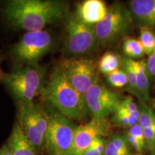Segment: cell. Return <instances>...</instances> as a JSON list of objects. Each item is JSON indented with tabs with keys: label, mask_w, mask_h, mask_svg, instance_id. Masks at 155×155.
Wrapping results in <instances>:
<instances>
[{
	"label": "cell",
	"mask_w": 155,
	"mask_h": 155,
	"mask_svg": "<svg viewBox=\"0 0 155 155\" xmlns=\"http://www.w3.org/2000/svg\"><path fill=\"white\" fill-rule=\"evenodd\" d=\"M66 2L58 0H9L1 4L0 15L13 30L27 32L44 30L66 17Z\"/></svg>",
	"instance_id": "obj_1"
},
{
	"label": "cell",
	"mask_w": 155,
	"mask_h": 155,
	"mask_svg": "<svg viewBox=\"0 0 155 155\" xmlns=\"http://www.w3.org/2000/svg\"><path fill=\"white\" fill-rule=\"evenodd\" d=\"M41 95L45 101L71 120L83 121L89 113L85 96L71 84L59 66L52 71Z\"/></svg>",
	"instance_id": "obj_2"
},
{
	"label": "cell",
	"mask_w": 155,
	"mask_h": 155,
	"mask_svg": "<svg viewBox=\"0 0 155 155\" xmlns=\"http://www.w3.org/2000/svg\"><path fill=\"white\" fill-rule=\"evenodd\" d=\"M3 83L17 104L33 102L45 86V71L38 65L16 66Z\"/></svg>",
	"instance_id": "obj_3"
},
{
	"label": "cell",
	"mask_w": 155,
	"mask_h": 155,
	"mask_svg": "<svg viewBox=\"0 0 155 155\" xmlns=\"http://www.w3.org/2000/svg\"><path fill=\"white\" fill-rule=\"evenodd\" d=\"M65 30L63 53L67 58L83 57L95 51L99 46L94 25L83 22L75 15L66 19Z\"/></svg>",
	"instance_id": "obj_4"
},
{
	"label": "cell",
	"mask_w": 155,
	"mask_h": 155,
	"mask_svg": "<svg viewBox=\"0 0 155 155\" xmlns=\"http://www.w3.org/2000/svg\"><path fill=\"white\" fill-rule=\"evenodd\" d=\"M132 27L133 17L130 10L119 3L111 5L104 19L94 25L99 45H114L130 33Z\"/></svg>",
	"instance_id": "obj_5"
},
{
	"label": "cell",
	"mask_w": 155,
	"mask_h": 155,
	"mask_svg": "<svg viewBox=\"0 0 155 155\" xmlns=\"http://www.w3.org/2000/svg\"><path fill=\"white\" fill-rule=\"evenodd\" d=\"M48 114L45 147L50 155H70L76 126L72 120L57 110Z\"/></svg>",
	"instance_id": "obj_6"
},
{
	"label": "cell",
	"mask_w": 155,
	"mask_h": 155,
	"mask_svg": "<svg viewBox=\"0 0 155 155\" xmlns=\"http://www.w3.org/2000/svg\"><path fill=\"white\" fill-rule=\"evenodd\" d=\"M18 123L35 148L45 145L48 114L40 105L33 102L17 103Z\"/></svg>",
	"instance_id": "obj_7"
},
{
	"label": "cell",
	"mask_w": 155,
	"mask_h": 155,
	"mask_svg": "<svg viewBox=\"0 0 155 155\" xmlns=\"http://www.w3.org/2000/svg\"><path fill=\"white\" fill-rule=\"evenodd\" d=\"M53 44V38L48 31L26 32L12 46L11 55L19 63L36 65L51 50Z\"/></svg>",
	"instance_id": "obj_8"
},
{
	"label": "cell",
	"mask_w": 155,
	"mask_h": 155,
	"mask_svg": "<svg viewBox=\"0 0 155 155\" xmlns=\"http://www.w3.org/2000/svg\"><path fill=\"white\" fill-rule=\"evenodd\" d=\"M59 67L71 84L84 96L98 80L96 65L89 58H68Z\"/></svg>",
	"instance_id": "obj_9"
},
{
	"label": "cell",
	"mask_w": 155,
	"mask_h": 155,
	"mask_svg": "<svg viewBox=\"0 0 155 155\" xmlns=\"http://www.w3.org/2000/svg\"><path fill=\"white\" fill-rule=\"evenodd\" d=\"M122 99L119 93L108 89L98 80L85 95L89 113L96 118H106L116 113Z\"/></svg>",
	"instance_id": "obj_10"
},
{
	"label": "cell",
	"mask_w": 155,
	"mask_h": 155,
	"mask_svg": "<svg viewBox=\"0 0 155 155\" xmlns=\"http://www.w3.org/2000/svg\"><path fill=\"white\" fill-rule=\"evenodd\" d=\"M109 129L106 118L93 117L88 123L77 127L70 155H83L95 139L107 134Z\"/></svg>",
	"instance_id": "obj_11"
},
{
	"label": "cell",
	"mask_w": 155,
	"mask_h": 155,
	"mask_svg": "<svg viewBox=\"0 0 155 155\" xmlns=\"http://www.w3.org/2000/svg\"><path fill=\"white\" fill-rule=\"evenodd\" d=\"M108 8L101 0H86L78 5L75 16L86 24L96 25L107 15Z\"/></svg>",
	"instance_id": "obj_12"
},
{
	"label": "cell",
	"mask_w": 155,
	"mask_h": 155,
	"mask_svg": "<svg viewBox=\"0 0 155 155\" xmlns=\"http://www.w3.org/2000/svg\"><path fill=\"white\" fill-rule=\"evenodd\" d=\"M131 14L143 27L155 26V0H132Z\"/></svg>",
	"instance_id": "obj_13"
},
{
	"label": "cell",
	"mask_w": 155,
	"mask_h": 155,
	"mask_svg": "<svg viewBox=\"0 0 155 155\" xmlns=\"http://www.w3.org/2000/svg\"><path fill=\"white\" fill-rule=\"evenodd\" d=\"M7 144L12 155H37L36 149L25 135L18 122H15Z\"/></svg>",
	"instance_id": "obj_14"
},
{
	"label": "cell",
	"mask_w": 155,
	"mask_h": 155,
	"mask_svg": "<svg viewBox=\"0 0 155 155\" xmlns=\"http://www.w3.org/2000/svg\"><path fill=\"white\" fill-rule=\"evenodd\" d=\"M136 73H137V93L144 100L150 98V79L147 62L134 60Z\"/></svg>",
	"instance_id": "obj_15"
},
{
	"label": "cell",
	"mask_w": 155,
	"mask_h": 155,
	"mask_svg": "<svg viewBox=\"0 0 155 155\" xmlns=\"http://www.w3.org/2000/svg\"><path fill=\"white\" fill-rule=\"evenodd\" d=\"M123 61L117 53L107 51L103 55L98 62V70L103 74L108 75L120 69Z\"/></svg>",
	"instance_id": "obj_16"
},
{
	"label": "cell",
	"mask_w": 155,
	"mask_h": 155,
	"mask_svg": "<svg viewBox=\"0 0 155 155\" xmlns=\"http://www.w3.org/2000/svg\"><path fill=\"white\" fill-rule=\"evenodd\" d=\"M123 51L128 58H140L144 55L142 45L139 40L127 37L123 42Z\"/></svg>",
	"instance_id": "obj_17"
},
{
	"label": "cell",
	"mask_w": 155,
	"mask_h": 155,
	"mask_svg": "<svg viewBox=\"0 0 155 155\" xmlns=\"http://www.w3.org/2000/svg\"><path fill=\"white\" fill-rule=\"evenodd\" d=\"M139 40L142 45L144 53L150 56L155 50V34L154 32L148 27L141 26Z\"/></svg>",
	"instance_id": "obj_18"
},
{
	"label": "cell",
	"mask_w": 155,
	"mask_h": 155,
	"mask_svg": "<svg viewBox=\"0 0 155 155\" xmlns=\"http://www.w3.org/2000/svg\"><path fill=\"white\" fill-rule=\"evenodd\" d=\"M140 115L139 117V124L142 129L155 128V114L150 107L141 103L139 108Z\"/></svg>",
	"instance_id": "obj_19"
},
{
	"label": "cell",
	"mask_w": 155,
	"mask_h": 155,
	"mask_svg": "<svg viewBox=\"0 0 155 155\" xmlns=\"http://www.w3.org/2000/svg\"><path fill=\"white\" fill-rule=\"evenodd\" d=\"M106 81L110 86L116 88H123L129 84L127 73L121 68L106 75Z\"/></svg>",
	"instance_id": "obj_20"
},
{
	"label": "cell",
	"mask_w": 155,
	"mask_h": 155,
	"mask_svg": "<svg viewBox=\"0 0 155 155\" xmlns=\"http://www.w3.org/2000/svg\"><path fill=\"white\" fill-rule=\"evenodd\" d=\"M122 66H123L124 71L127 73L130 88L131 90L137 91V73H136L134 65V59L128 58H124L123 60Z\"/></svg>",
	"instance_id": "obj_21"
},
{
	"label": "cell",
	"mask_w": 155,
	"mask_h": 155,
	"mask_svg": "<svg viewBox=\"0 0 155 155\" xmlns=\"http://www.w3.org/2000/svg\"><path fill=\"white\" fill-rule=\"evenodd\" d=\"M113 121L115 124L123 127H132L139 124V119L120 111L114 114Z\"/></svg>",
	"instance_id": "obj_22"
},
{
	"label": "cell",
	"mask_w": 155,
	"mask_h": 155,
	"mask_svg": "<svg viewBox=\"0 0 155 155\" xmlns=\"http://www.w3.org/2000/svg\"><path fill=\"white\" fill-rule=\"evenodd\" d=\"M118 111H120L124 113L129 114L132 116L139 119L140 115V111L135 102L134 101L133 98L130 96H127L122 99L121 104H120Z\"/></svg>",
	"instance_id": "obj_23"
},
{
	"label": "cell",
	"mask_w": 155,
	"mask_h": 155,
	"mask_svg": "<svg viewBox=\"0 0 155 155\" xmlns=\"http://www.w3.org/2000/svg\"><path fill=\"white\" fill-rule=\"evenodd\" d=\"M127 134L137 139L144 147H146L147 143L144 134V131H143L142 127L139 124H136L132 127L129 128Z\"/></svg>",
	"instance_id": "obj_24"
},
{
	"label": "cell",
	"mask_w": 155,
	"mask_h": 155,
	"mask_svg": "<svg viewBox=\"0 0 155 155\" xmlns=\"http://www.w3.org/2000/svg\"><path fill=\"white\" fill-rule=\"evenodd\" d=\"M143 131L147 145L151 150L155 152V128L143 129Z\"/></svg>",
	"instance_id": "obj_25"
},
{
	"label": "cell",
	"mask_w": 155,
	"mask_h": 155,
	"mask_svg": "<svg viewBox=\"0 0 155 155\" xmlns=\"http://www.w3.org/2000/svg\"><path fill=\"white\" fill-rule=\"evenodd\" d=\"M105 155H128V153L118 148L109 139L106 144Z\"/></svg>",
	"instance_id": "obj_26"
},
{
	"label": "cell",
	"mask_w": 155,
	"mask_h": 155,
	"mask_svg": "<svg viewBox=\"0 0 155 155\" xmlns=\"http://www.w3.org/2000/svg\"><path fill=\"white\" fill-rule=\"evenodd\" d=\"M127 139L128 140V142H129V144H131L133 148L137 152H142L143 150L145 148V147L143 146V145L141 144L137 139L134 138V137H132V136L128 134H127Z\"/></svg>",
	"instance_id": "obj_27"
},
{
	"label": "cell",
	"mask_w": 155,
	"mask_h": 155,
	"mask_svg": "<svg viewBox=\"0 0 155 155\" xmlns=\"http://www.w3.org/2000/svg\"><path fill=\"white\" fill-rule=\"evenodd\" d=\"M147 66L149 73L152 76L155 77V50L154 52L149 56L147 62Z\"/></svg>",
	"instance_id": "obj_28"
},
{
	"label": "cell",
	"mask_w": 155,
	"mask_h": 155,
	"mask_svg": "<svg viewBox=\"0 0 155 155\" xmlns=\"http://www.w3.org/2000/svg\"><path fill=\"white\" fill-rule=\"evenodd\" d=\"M83 155H105V154L101 152L99 150H97L94 145L91 144V146L84 152Z\"/></svg>",
	"instance_id": "obj_29"
},
{
	"label": "cell",
	"mask_w": 155,
	"mask_h": 155,
	"mask_svg": "<svg viewBox=\"0 0 155 155\" xmlns=\"http://www.w3.org/2000/svg\"><path fill=\"white\" fill-rule=\"evenodd\" d=\"M0 155H12L10 147L7 143H6L0 148Z\"/></svg>",
	"instance_id": "obj_30"
},
{
	"label": "cell",
	"mask_w": 155,
	"mask_h": 155,
	"mask_svg": "<svg viewBox=\"0 0 155 155\" xmlns=\"http://www.w3.org/2000/svg\"><path fill=\"white\" fill-rule=\"evenodd\" d=\"M152 106L153 109L155 111V98L152 99Z\"/></svg>",
	"instance_id": "obj_31"
},
{
	"label": "cell",
	"mask_w": 155,
	"mask_h": 155,
	"mask_svg": "<svg viewBox=\"0 0 155 155\" xmlns=\"http://www.w3.org/2000/svg\"><path fill=\"white\" fill-rule=\"evenodd\" d=\"M134 155H141V154H134Z\"/></svg>",
	"instance_id": "obj_32"
}]
</instances>
